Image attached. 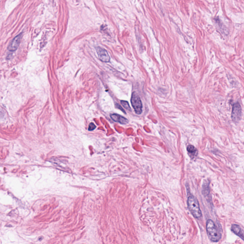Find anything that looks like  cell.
Instances as JSON below:
<instances>
[{
  "instance_id": "6da1fadb",
  "label": "cell",
  "mask_w": 244,
  "mask_h": 244,
  "mask_svg": "<svg viewBox=\"0 0 244 244\" xmlns=\"http://www.w3.org/2000/svg\"><path fill=\"white\" fill-rule=\"evenodd\" d=\"M207 234L209 239L213 242H217L221 238V234L219 233L217 227L213 221L208 219L206 225Z\"/></svg>"
},
{
  "instance_id": "7a4b0ae2",
  "label": "cell",
  "mask_w": 244,
  "mask_h": 244,
  "mask_svg": "<svg viewBox=\"0 0 244 244\" xmlns=\"http://www.w3.org/2000/svg\"><path fill=\"white\" fill-rule=\"evenodd\" d=\"M187 205L190 211L195 217L199 218L202 217L199 201L195 196L190 195L188 197Z\"/></svg>"
},
{
  "instance_id": "3957f363",
  "label": "cell",
  "mask_w": 244,
  "mask_h": 244,
  "mask_svg": "<svg viewBox=\"0 0 244 244\" xmlns=\"http://www.w3.org/2000/svg\"><path fill=\"white\" fill-rule=\"evenodd\" d=\"M132 105L137 114H140L142 113V103L140 98L136 92H133L131 96Z\"/></svg>"
},
{
  "instance_id": "277c9868",
  "label": "cell",
  "mask_w": 244,
  "mask_h": 244,
  "mask_svg": "<svg viewBox=\"0 0 244 244\" xmlns=\"http://www.w3.org/2000/svg\"><path fill=\"white\" fill-rule=\"evenodd\" d=\"M242 115V109L239 103L234 104L232 107L231 113L232 120L235 123H237L240 120Z\"/></svg>"
},
{
  "instance_id": "5b68a950",
  "label": "cell",
  "mask_w": 244,
  "mask_h": 244,
  "mask_svg": "<svg viewBox=\"0 0 244 244\" xmlns=\"http://www.w3.org/2000/svg\"><path fill=\"white\" fill-rule=\"evenodd\" d=\"M96 50L98 58L101 61L105 63H108L109 62L110 57L106 50L100 47H96Z\"/></svg>"
},
{
  "instance_id": "8992f818",
  "label": "cell",
  "mask_w": 244,
  "mask_h": 244,
  "mask_svg": "<svg viewBox=\"0 0 244 244\" xmlns=\"http://www.w3.org/2000/svg\"><path fill=\"white\" fill-rule=\"evenodd\" d=\"M22 36L23 34L21 33L14 38L8 46V50L10 52H14L18 49L22 39Z\"/></svg>"
},
{
  "instance_id": "52a82bcc",
  "label": "cell",
  "mask_w": 244,
  "mask_h": 244,
  "mask_svg": "<svg viewBox=\"0 0 244 244\" xmlns=\"http://www.w3.org/2000/svg\"><path fill=\"white\" fill-rule=\"evenodd\" d=\"M111 118L115 122H118L121 124H127L128 123L127 119L124 117L118 114H111Z\"/></svg>"
},
{
  "instance_id": "ba28073f",
  "label": "cell",
  "mask_w": 244,
  "mask_h": 244,
  "mask_svg": "<svg viewBox=\"0 0 244 244\" xmlns=\"http://www.w3.org/2000/svg\"><path fill=\"white\" fill-rule=\"evenodd\" d=\"M231 230L236 235H237L242 239H244V232L239 226L234 224L232 226Z\"/></svg>"
},
{
  "instance_id": "9c48e42d",
  "label": "cell",
  "mask_w": 244,
  "mask_h": 244,
  "mask_svg": "<svg viewBox=\"0 0 244 244\" xmlns=\"http://www.w3.org/2000/svg\"><path fill=\"white\" fill-rule=\"evenodd\" d=\"M210 187H209V181H205L204 182L202 186V194L205 197L208 196L210 194Z\"/></svg>"
},
{
  "instance_id": "30bf717a",
  "label": "cell",
  "mask_w": 244,
  "mask_h": 244,
  "mask_svg": "<svg viewBox=\"0 0 244 244\" xmlns=\"http://www.w3.org/2000/svg\"><path fill=\"white\" fill-rule=\"evenodd\" d=\"M187 151L191 158H195L198 154V151L195 146L192 145H189L187 147Z\"/></svg>"
},
{
  "instance_id": "8fae6325",
  "label": "cell",
  "mask_w": 244,
  "mask_h": 244,
  "mask_svg": "<svg viewBox=\"0 0 244 244\" xmlns=\"http://www.w3.org/2000/svg\"><path fill=\"white\" fill-rule=\"evenodd\" d=\"M216 23L218 27L222 32V33L225 35H227L228 34V31L225 25H224L222 24V23H221L219 19H216Z\"/></svg>"
},
{
  "instance_id": "7c38bea8",
  "label": "cell",
  "mask_w": 244,
  "mask_h": 244,
  "mask_svg": "<svg viewBox=\"0 0 244 244\" xmlns=\"http://www.w3.org/2000/svg\"><path fill=\"white\" fill-rule=\"evenodd\" d=\"M121 103L122 105H123L126 109L129 110V111H131V108H130L129 103H128V102L126 101L122 100L121 101Z\"/></svg>"
},
{
  "instance_id": "4fadbf2b",
  "label": "cell",
  "mask_w": 244,
  "mask_h": 244,
  "mask_svg": "<svg viewBox=\"0 0 244 244\" xmlns=\"http://www.w3.org/2000/svg\"><path fill=\"white\" fill-rule=\"evenodd\" d=\"M96 126L93 123H90L89 124V127H88V130L89 131H92V130H95V129Z\"/></svg>"
},
{
  "instance_id": "5bb4252c",
  "label": "cell",
  "mask_w": 244,
  "mask_h": 244,
  "mask_svg": "<svg viewBox=\"0 0 244 244\" xmlns=\"http://www.w3.org/2000/svg\"><path fill=\"white\" fill-rule=\"evenodd\" d=\"M115 106H116V107H117V108L121 110V111H122V112H123L124 113H125V114H126V112H125V111H124V110L122 108V107H121V106H120V105H119V104H115Z\"/></svg>"
},
{
  "instance_id": "9a60e30c",
  "label": "cell",
  "mask_w": 244,
  "mask_h": 244,
  "mask_svg": "<svg viewBox=\"0 0 244 244\" xmlns=\"http://www.w3.org/2000/svg\"></svg>"
}]
</instances>
